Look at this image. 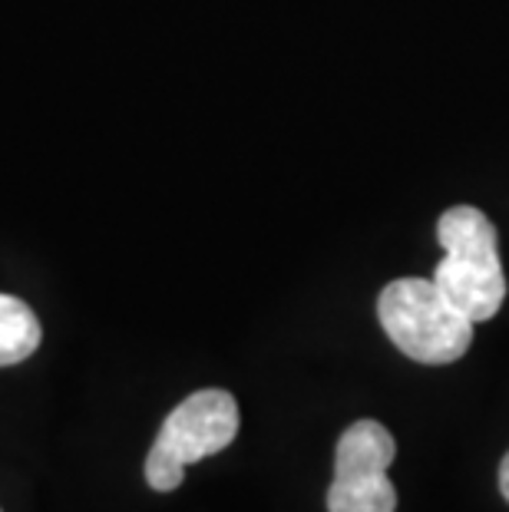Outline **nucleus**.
<instances>
[{"instance_id":"423d86ee","label":"nucleus","mask_w":509,"mask_h":512,"mask_svg":"<svg viewBox=\"0 0 509 512\" xmlns=\"http://www.w3.org/2000/svg\"><path fill=\"white\" fill-rule=\"evenodd\" d=\"M500 493H503V499L509 503V453L503 456V463H500Z\"/></svg>"},{"instance_id":"7ed1b4c3","label":"nucleus","mask_w":509,"mask_h":512,"mask_svg":"<svg viewBox=\"0 0 509 512\" xmlns=\"http://www.w3.org/2000/svg\"><path fill=\"white\" fill-rule=\"evenodd\" d=\"M238 437V403L229 390H199L179 403L159 427L146 456V483L172 493L186 479V466L222 453Z\"/></svg>"},{"instance_id":"20e7f679","label":"nucleus","mask_w":509,"mask_h":512,"mask_svg":"<svg viewBox=\"0 0 509 512\" xmlns=\"http://www.w3.org/2000/svg\"><path fill=\"white\" fill-rule=\"evenodd\" d=\"M397 456L391 430L377 420H357L341 433L334 450V483L328 512H394L397 489L387 479Z\"/></svg>"},{"instance_id":"f257e3e1","label":"nucleus","mask_w":509,"mask_h":512,"mask_svg":"<svg viewBox=\"0 0 509 512\" xmlns=\"http://www.w3.org/2000/svg\"><path fill=\"white\" fill-rule=\"evenodd\" d=\"M437 242L443 245V261L433 268V281L440 291L473 324L496 318L506 301L496 225L473 205H453L440 215Z\"/></svg>"},{"instance_id":"f03ea898","label":"nucleus","mask_w":509,"mask_h":512,"mask_svg":"<svg viewBox=\"0 0 509 512\" xmlns=\"http://www.w3.org/2000/svg\"><path fill=\"white\" fill-rule=\"evenodd\" d=\"M377 318L397 351L417 364H453L473 344V321L433 278L391 281L377 298Z\"/></svg>"},{"instance_id":"39448f33","label":"nucleus","mask_w":509,"mask_h":512,"mask_svg":"<svg viewBox=\"0 0 509 512\" xmlns=\"http://www.w3.org/2000/svg\"><path fill=\"white\" fill-rule=\"evenodd\" d=\"M40 321L27 301L14 294H0V367L27 361L40 347Z\"/></svg>"}]
</instances>
